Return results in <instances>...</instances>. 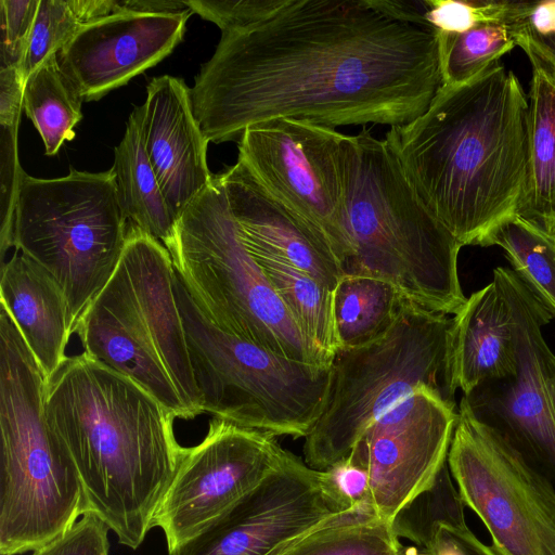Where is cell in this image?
<instances>
[{
  "label": "cell",
  "mask_w": 555,
  "mask_h": 555,
  "mask_svg": "<svg viewBox=\"0 0 555 555\" xmlns=\"http://www.w3.org/2000/svg\"><path fill=\"white\" fill-rule=\"evenodd\" d=\"M443 86L422 1L273 0L223 31L190 89L209 142L281 118L322 126H401Z\"/></svg>",
  "instance_id": "obj_1"
},
{
  "label": "cell",
  "mask_w": 555,
  "mask_h": 555,
  "mask_svg": "<svg viewBox=\"0 0 555 555\" xmlns=\"http://www.w3.org/2000/svg\"><path fill=\"white\" fill-rule=\"evenodd\" d=\"M413 186L462 245L516 211L529 164L528 96L499 62L442 86L424 114L384 138Z\"/></svg>",
  "instance_id": "obj_2"
},
{
  "label": "cell",
  "mask_w": 555,
  "mask_h": 555,
  "mask_svg": "<svg viewBox=\"0 0 555 555\" xmlns=\"http://www.w3.org/2000/svg\"><path fill=\"white\" fill-rule=\"evenodd\" d=\"M44 414L70 454L87 513L137 550L183 451L176 416L133 379L87 352L67 357L48 382Z\"/></svg>",
  "instance_id": "obj_3"
},
{
  "label": "cell",
  "mask_w": 555,
  "mask_h": 555,
  "mask_svg": "<svg viewBox=\"0 0 555 555\" xmlns=\"http://www.w3.org/2000/svg\"><path fill=\"white\" fill-rule=\"evenodd\" d=\"M344 182L352 255L345 274L378 278L403 299L455 314L466 301L463 247L426 206L385 139L367 129L344 138Z\"/></svg>",
  "instance_id": "obj_4"
},
{
  "label": "cell",
  "mask_w": 555,
  "mask_h": 555,
  "mask_svg": "<svg viewBox=\"0 0 555 555\" xmlns=\"http://www.w3.org/2000/svg\"><path fill=\"white\" fill-rule=\"evenodd\" d=\"M165 245L129 222L116 270L74 333L83 351L145 388L176 418L202 414Z\"/></svg>",
  "instance_id": "obj_5"
},
{
  "label": "cell",
  "mask_w": 555,
  "mask_h": 555,
  "mask_svg": "<svg viewBox=\"0 0 555 555\" xmlns=\"http://www.w3.org/2000/svg\"><path fill=\"white\" fill-rule=\"evenodd\" d=\"M47 384L0 307V555L39 550L87 513L78 469L46 418Z\"/></svg>",
  "instance_id": "obj_6"
},
{
  "label": "cell",
  "mask_w": 555,
  "mask_h": 555,
  "mask_svg": "<svg viewBox=\"0 0 555 555\" xmlns=\"http://www.w3.org/2000/svg\"><path fill=\"white\" fill-rule=\"evenodd\" d=\"M453 319L403 300L392 326L376 339L340 348L332 363L325 409L305 437V462L326 470L346 459L363 431L418 386L455 404Z\"/></svg>",
  "instance_id": "obj_7"
},
{
  "label": "cell",
  "mask_w": 555,
  "mask_h": 555,
  "mask_svg": "<svg viewBox=\"0 0 555 555\" xmlns=\"http://www.w3.org/2000/svg\"><path fill=\"white\" fill-rule=\"evenodd\" d=\"M165 247L193 300L216 326L285 358L331 366L245 247L219 175L178 218Z\"/></svg>",
  "instance_id": "obj_8"
},
{
  "label": "cell",
  "mask_w": 555,
  "mask_h": 555,
  "mask_svg": "<svg viewBox=\"0 0 555 555\" xmlns=\"http://www.w3.org/2000/svg\"><path fill=\"white\" fill-rule=\"evenodd\" d=\"M175 294L203 413L275 437L305 438L325 409L332 365L292 360L222 331L177 272Z\"/></svg>",
  "instance_id": "obj_9"
},
{
  "label": "cell",
  "mask_w": 555,
  "mask_h": 555,
  "mask_svg": "<svg viewBox=\"0 0 555 555\" xmlns=\"http://www.w3.org/2000/svg\"><path fill=\"white\" fill-rule=\"evenodd\" d=\"M129 221L113 168H70L65 177L24 172L14 222V248L41 266L62 288L73 332L114 274Z\"/></svg>",
  "instance_id": "obj_10"
},
{
  "label": "cell",
  "mask_w": 555,
  "mask_h": 555,
  "mask_svg": "<svg viewBox=\"0 0 555 555\" xmlns=\"http://www.w3.org/2000/svg\"><path fill=\"white\" fill-rule=\"evenodd\" d=\"M447 464L504 555H555V483L462 397Z\"/></svg>",
  "instance_id": "obj_11"
},
{
  "label": "cell",
  "mask_w": 555,
  "mask_h": 555,
  "mask_svg": "<svg viewBox=\"0 0 555 555\" xmlns=\"http://www.w3.org/2000/svg\"><path fill=\"white\" fill-rule=\"evenodd\" d=\"M345 133L302 119L248 127L238 157L260 185L313 229L343 268L352 255L344 182Z\"/></svg>",
  "instance_id": "obj_12"
},
{
  "label": "cell",
  "mask_w": 555,
  "mask_h": 555,
  "mask_svg": "<svg viewBox=\"0 0 555 555\" xmlns=\"http://www.w3.org/2000/svg\"><path fill=\"white\" fill-rule=\"evenodd\" d=\"M287 453L273 435L212 417L204 439L183 448L154 518L169 554L209 528Z\"/></svg>",
  "instance_id": "obj_13"
},
{
  "label": "cell",
  "mask_w": 555,
  "mask_h": 555,
  "mask_svg": "<svg viewBox=\"0 0 555 555\" xmlns=\"http://www.w3.org/2000/svg\"><path fill=\"white\" fill-rule=\"evenodd\" d=\"M457 417L456 405L422 385L363 431L346 459L365 470L367 503L379 519L391 522L434 485L447 463Z\"/></svg>",
  "instance_id": "obj_14"
},
{
  "label": "cell",
  "mask_w": 555,
  "mask_h": 555,
  "mask_svg": "<svg viewBox=\"0 0 555 555\" xmlns=\"http://www.w3.org/2000/svg\"><path fill=\"white\" fill-rule=\"evenodd\" d=\"M364 505L350 503L325 470L288 451L276 469L171 555H269Z\"/></svg>",
  "instance_id": "obj_15"
},
{
  "label": "cell",
  "mask_w": 555,
  "mask_h": 555,
  "mask_svg": "<svg viewBox=\"0 0 555 555\" xmlns=\"http://www.w3.org/2000/svg\"><path fill=\"white\" fill-rule=\"evenodd\" d=\"M517 373L487 382L463 398L555 483V354L542 328L553 317L519 280Z\"/></svg>",
  "instance_id": "obj_16"
},
{
  "label": "cell",
  "mask_w": 555,
  "mask_h": 555,
  "mask_svg": "<svg viewBox=\"0 0 555 555\" xmlns=\"http://www.w3.org/2000/svg\"><path fill=\"white\" fill-rule=\"evenodd\" d=\"M192 13L117 11L86 24L57 52L59 65L83 101H98L169 55Z\"/></svg>",
  "instance_id": "obj_17"
},
{
  "label": "cell",
  "mask_w": 555,
  "mask_h": 555,
  "mask_svg": "<svg viewBox=\"0 0 555 555\" xmlns=\"http://www.w3.org/2000/svg\"><path fill=\"white\" fill-rule=\"evenodd\" d=\"M144 149L166 202L178 220L209 185V141L194 116L190 88L183 79L164 75L146 87L143 104Z\"/></svg>",
  "instance_id": "obj_18"
},
{
  "label": "cell",
  "mask_w": 555,
  "mask_h": 555,
  "mask_svg": "<svg viewBox=\"0 0 555 555\" xmlns=\"http://www.w3.org/2000/svg\"><path fill=\"white\" fill-rule=\"evenodd\" d=\"M219 177L249 254L281 260L334 292L345 272L330 245L270 195L242 162Z\"/></svg>",
  "instance_id": "obj_19"
},
{
  "label": "cell",
  "mask_w": 555,
  "mask_h": 555,
  "mask_svg": "<svg viewBox=\"0 0 555 555\" xmlns=\"http://www.w3.org/2000/svg\"><path fill=\"white\" fill-rule=\"evenodd\" d=\"M519 279L498 267L492 281L473 293L454 314V378L463 396L478 386L517 373Z\"/></svg>",
  "instance_id": "obj_20"
},
{
  "label": "cell",
  "mask_w": 555,
  "mask_h": 555,
  "mask_svg": "<svg viewBox=\"0 0 555 555\" xmlns=\"http://www.w3.org/2000/svg\"><path fill=\"white\" fill-rule=\"evenodd\" d=\"M1 307L14 320L49 382L60 370L73 332L68 305L56 281L20 251L1 264Z\"/></svg>",
  "instance_id": "obj_21"
},
{
  "label": "cell",
  "mask_w": 555,
  "mask_h": 555,
  "mask_svg": "<svg viewBox=\"0 0 555 555\" xmlns=\"http://www.w3.org/2000/svg\"><path fill=\"white\" fill-rule=\"evenodd\" d=\"M531 64L529 164L516 214L555 235V60L518 40Z\"/></svg>",
  "instance_id": "obj_22"
},
{
  "label": "cell",
  "mask_w": 555,
  "mask_h": 555,
  "mask_svg": "<svg viewBox=\"0 0 555 555\" xmlns=\"http://www.w3.org/2000/svg\"><path fill=\"white\" fill-rule=\"evenodd\" d=\"M143 116V105L135 106L131 112L125 134L114 149L112 168L128 221L166 245L173 235L177 219L166 202L144 149Z\"/></svg>",
  "instance_id": "obj_23"
},
{
  "label": "cell",
  "mask_w": 555,
  "mask_h": 555,
  "mask_svg": "<svg viewBox=\"0 0 555 555\" xmlns=\"http://www.w3.org/2000/svg\"><path fill=\"white\" fill-rule=\"evenodd\" d=\"M253 258L301 333L332 365L340 348L334 317V292L281 260L267 256Z\"/></svg>",
  "instance_id": "obj_24"
},
{
  "label": "cell",
  "mask_w": 555,
  "mask_h": 555,
  "mask_svg": "<svg viewBox=\"0 0 555 555\" xmlns=\"http://www.w3.org/2000/svg\"><path fill=\"white\" fill-rule=\"evenodd\" d=\"M403 300L384 280L344 274L334 289V317L340 348L359 347L386 333L396 321Z\"/></svg>",
  "instance_id": "obj_25"
},
{
  "label": "cell",
  "mask_w": 555,
  "mask_h": 555,
  "mask_svg": "<svg viewBox=\"0 0 555 555\" xmlns=\"http://www.w3.org/2000/svg\"><path fill=\"white\" fill-rule=\"evenodd\" d=\"M83 100L62 72L56 54L48 57L24 86V111L39 132L47 156L55 155L75 138Z\"/></svg>",
  "instance_id": "obj_26"
},
{
  "label": "cell",
  "mask_w": 555,
  "mask_h": 555,
  "mask_svg": "<svg viewBox=\"0 0 555 555\" xmlns=\"http://www.w3.org/2000/svg\"><path fill=\"white\" fill-rule=\"evenodd\" d=\"M501 247L512 270L555 318V235L516 212L487 236L483 247Z\"/></svg>",
  "instance_id": "obj_27"
},
{
  "label": "cell",
  "mask_w": 555,
  "mask_h": 555,
  "mask_svg": "<svg viewBox=\"0 0 555 555\" xmlns=\"http://www.w3.org/2000/svg\"><path fill=\"white\" fill-rule=\"evenodd\" d=\"M391 522L366 505L306 535L285 555H406Z\"/></svg>",
  "instance_id": "obj_28"
},
{
  "label": "cell",
  "mask_w": 555,
  "mask_h": 555,
  "mask_svg": "<svg viewBox=\"0 0 555 555\" xmlns=\"http://www.w3.org/2000/svg\"><path fill=\"white\" fill-rule=\"evenodd\" d=\"M117 11L116 0H40L21 73L26 81L88 23Z\"/></svg>",
  "instance_id": "obj_29"
},
{
  "label": "cell",
  "mask_w": 555,
  "mask_h": 555,
  "mask_svg": "<svg viewBox=\"0 0 555 555\" xmlns=\"http://www.w3.org/2000/svg\"><path fill=\"white\" fill-rule=\"evenodd\" d=\"M437 40L443 86L450 87L475 79L517 46L506 17L464 33L437 36Z\"/></svg>",
  "instance_id": "obj_30"
},
{
  "label": "cell",
  "mask_w": 555,
  "mask_h": 555,
  "mask_svg": "<svg viewBox=\"0 0 555 555\" xmlns=\"http://www.w3.org/2000/svg\"><path fill=\"white\" fill-rule=\"evenodd\" d=\"M464 507L446 463L434 485L397 513L391 528L398 538L411 540L427 553L433 548L439 526L465 515Z\"/></svg>",
  "instance_id": "obj_31"
},
{
  "label": "cell",
  "mask_w": 555,
  "mask_h": 555,
  "mask_svg": "<svg viewBox=\"0 0 555 555\" xmlns=\"http://www.w3.org/2000/svg\"><path fill=\"white\" fill-rule=\"evenodd\" d=\"M424 18L436 36L460 34L486 22L506 17L511 1L422 0Z\"/></svg>",
  "instance_id": "obj_32"
},
{
  "label": "cell",
  "mask_w": 555,
  "mask_h": 555,
  "mask_svg": "<svg viewBox=\"0 0 555 555\" xmlns=\"http://www.w3.org/2000/svg\"><path fill=\"white\" fill-rule=\"evenodd\" d=\"M18 125L1 126L0 133V251L14 247V222L17 197L24 170L18 158Z\"/></svg>",
  "instance_id": "obj_33"
},
{
  "label": "cell",
  "mask_w": 555,
  "mask_h": 555,
  "mask_svg": "<svg viewBox=\"0 0 555 555\" xmlns=\"http://www.w3.org/2000/svg\"><path fill=\"white\" fill-rule=\"evenodd\" d=\"M506 22L518 40H527L555 60V0L511 2Z\"/></svg>",
  "instance_id": "obj_34"
},
{
  "label": "cell",
  "mask_w": 555,
  "mask_h": 555,
  "mask_svg": "<svg viewBox=\"0 0 555 555\" xmlns=\"http://www.w3.org/2000/svg\"><path fill=\"white\" fill-rule=\"evenodd\" d=\"M40 0H0V69H21Z\"/></svg>",
  "instance_id": "obj_35"
},
{
  "label": "cell",
  "mask_w": 555,
  "mask_h": 555,
  "mask_svg": "<svg viewBox=\"0 0 555 555\" xmlns=\"http://www.w3.org/2000/svg\"><path fill=\"white\" fill-rule=\"evenodd\" d=\"M108 527L93 513H86L62 537L31 555H108Z\"/></svg>",
  "instance_id": "obj_36"
},
{
  "label": "cell",
  "mask_w": 555,
  "mask_h": 555,
  "mask_svg": "<svg viewBox=\"0 0 555 555\" xmlns=\"http://www.w3.org/2000/svg\"><path fill=\"white\" fill-rule=\"evenodd\" d=\"M273 0H188V8L204 20L215 23L221 33L251 23Z\"/></svg>",
  "instance_id": "obj_37"
},
{
  "label": "cell",
  "mask_w": 555,
  "mask_h": 555,
  "mask_svg": "<svg viewBox=\"0 0 555 555\" xmlns=\"http://www.w3.org/2000/svg\"><path fill=\"white\" fill-rule=\"evenodd\" d=\"M424 553V552H423ZM427 555H504L493 544H486L470 530L465 515L439 526Z\"/></svg>",
  "instance_id": "obj_38"
},
{
  "label": "cell",
  "mask_w": 555,
  "mask_h": 555,
  "mask_svg": "<svg viewBox=\"0 0 555 555\" xmlns=\"http://www.w3.org/2000/svg\"><path fill=\"white\" fill-rule=\"evenodd\" d=\"M25 79L17 67L0 69V125H20Z\"/></svg>",
  "instance_id": "obj_39"
},
{
  "label": "cell",
  "mask_w": 555,
  "mask_h": 555,
  "mask_svg": "<svg viewBox=\"0 0 555 555\" xmlns=\"http://www.w3.org/2000/svg\"><path fill=\"white\" fill-rule=\"evenodd\" d=\"M325 472L337 491L346 500L353 505H369V480L365 470L344 459Z\"/></svg>",
  "instance_id": "obj_40"
},
{
  "label": "cell",
  "mask_w": 555,
  "mask_h": 555,
  "mask_svg": "<svg viewBox=\"0 0 555 555\" xmlns=\"http://www.w3.org/2000/svg\"><path fill=\"white\" fill-rule=\"evenodd\" d=\"M117 11L140 13H180L189 10L184 1L170 0H116ZM116 11V12H117Z\"/></svg>",
  "instance_id": "obj_41"
},
{
  "label": "cell",
  "mask_w": 555,
  "mask_h": 555,
  "mask_svg": "<svg viewBox=\"0 0 555 555\" xmlns=\"http://www.w3.org/2000/svg\"><path fill=\"white\" fill-rule=\"evenodd\" d=\"M324 527V526H323ZM322 528V527H321ZM320 529V528H319ZM318 530V529H317ZM315 531V530H314ZM313 532V531H311ZM309 532V533H311ZM309 533L307 534H304L297 539H294L292 541H288L284 544H282L281 546H279L278 548H275L274 551H272L269 555H285L291 548H293L295 545H297L306 535H308Z\"/></svg>",
  "instance_id": "obj_42"
}]
</instances>
